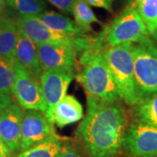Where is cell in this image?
Listing matches in <instances>:
<instances>
[{
	"mask_svg": "<svg viewBox=\"0 0 157 157\" xmlns=\"http://www.w3.org/2000/svg\"><path fill=\"white\" fill-rule=\"evenodd\" d=\"M103 44L104 39L101 33L81 52V67L75 77L83 86L87 98L113 102L121 99L111 71L101 52Z\"/></svg>",
	"mask_w": 157,
	"mask_h": 157,
	"instance_id": "7a4b0ae2",
	"label": "cell"
},
{
	"mask_svg": "<svg viewBox=\"0 0 157 157\" xmlns=\"http://www.w3.org/2000/svg\"><path fill=\"white\" fill-rule=\"evenodd\" d=\"M38 18L51 30L58 33L65 34L71 37H84L86 32L80 28L70 17L63 16L54 11H44Z\"/></svg>",
	"mask_w": 157,
	"mask_h": 157,
	"instance_id": "9a60e30c",
	"label": "cell"
},
{
	"mask_svg": "<svg viewBox=\"0 0 157 157\" xmlns=\"http://www.w3.org/2000/svg\"><path fill=\"white\" fill-rule=\"evenodd\" d=\"M59 157H83L78 153L71 144L69 143H62L61 152Z\"/></svg>",
	"mask_w": 157,
	"mask_h": 157,
	"instance_id": "cb8c5ba5",
	"label": "cell"
},
{
	"mask_svg": "<svg viewBox=\"0 0 157 157\" xmlns=\"http://www.w3.org/2000/svg\"><path fill=\"white\" fill-rule=\"evenodd\" d=\"M62 142L60 137H55L20 152L16 157H59Z\"/></svg>",
	"mask_w": 157,
	"mask_h": 157,
	"instance_id": "e0dca14e",
	"label": "cell"
},
{
	"mask_svg": "<svg viewBox=\"0 0 157 157\" xmlns=\"http://www.w3.org/2000/svg\"><path fill=\"white\" fill-rule=\"evenodd\" d=\"M73 69H58L43 71L39 78L44 112L51 123L53 124V113L58 103L67 94V91L74 77Z\"/></svg>",
	"mask_w": 157,
	"mask_h": 157,
	"instance_id": "52a82bcc",
	"label": "cell"
},
{
	"mask_svg": "<svg viewBox=\"0 0 157 157\" xmlns=\"http://www.w3.org/2000/svg\"><path fill=\"white\" fill-rule=\"evenodd\" d=\"M52 4L54 6H56L58 9L61 10L65 13H72L73 7L76 0H47Z\"/></svg>",
	"mask_w": 157,
	"mask_h": 157,
	"instance_id": "603a6c76",
	"label": "cell"
},
{
	"mask_svg": "<svg viewBox=\"0 0 157 157\" xmlns=\"http://www.w3.org/2000/svg\"><path fill=\"white\" fill-rule=\"evenodd\" d=\"M15 73L16 77L12 86V94L16 97L19 106L25 110L44 112L41 87L38 78L16 61Z\"/></svg>",
	"mask_w": 157,
	"mask_h": 157,
	"instance_id": "9c48e42d",
	"label": "cell"
},
{
	"mask_svg": "<svg viewBox=\"0 0 157 157\" xmlns=\"http://www.w3.org/2000/svg\"><path fill=\"white\" fill-rule=\"evenodd\" d=\"M14 60L27 69L39 79L43 73L39 63L37 45L32 39L19 33L14 52Z\"/></svg>",
	"mask_w": 157,
	"mask_h": 157,
	"instance_id": "4fadbf2b",
	"label": "cell"
},
{
	"mask_svg": "<svg viewBox=\"0 0 157 157\" xmlns=\"http://www.w3.org/2000/svg\"><path fill=\"white\" fill-rule=\"evenodd\" d=\"M15 20L0 16V56L14 60V52L19 36Z\"/></svg>",
	"mask_w": 157,
	"mask_h": 157,
	"instance_id": "2e32d148",
	"label": "cell"
},
{
	"mask_svg": "<svg viewBox=\"0 0 157 157\" xmlns=\"http://www.w3.org/2000/svg\"><path fill=\"white\" fill-rule=\"evenodd\" d=\"M5 0H0V16H2L4 14L5 11Z\"/></svg>",
	"mask_w": 157,
	"mask_h": 157,
	"instance_id": "83f0119b",
	"label": "cell"
},
{
	"mask_svg": "<svg viewBox=\"0 0 157 157\" xmlns=\"http://www.w3.org/2000/svg\"><path fill=\"white\" fill-rule=\"evenodd\" d=\"M101 35L106 45H116L126 42L137 43L147 37L149 33L135 6L130 4Z\"/></svg>",
	"mask_w": 157,
	"mask_h": 157,
	"instance_id": "5b68a950",
	"label": "cell"
},
{
	"mask_svg": "<svg viewBox=\"0 0 157 157\" xmlns=\"http://www.w3.org/2000/svg\"><path fill=\"white\" fill-rule=\"evenodd\" d=\"M72 13L74 16L75 23L86 33L92 31L91 25L93 23H101L86 0H76L73 5Z\"/></svg>",
	"mask_w": 157,
	"mask_h": 157,
	"instance_id": "d6986e66",
	"label": "cell"
},
{
	"mask_svg": "<svg viewBox=\"0 0 157 157\" xmlns=\"http://www.w3.org/2000/svg\"><path fill=\"white\" fill-rule=\"evenodd\" d=\"M86 2L89 6L103 8L109 11H111L112 10L113 0H86Z\"/></svg>",
	"mask_w": 157,
	"mask_h": 157,
	"instance_id": "d4e9b609",
	"label": "cell"
},
{
	"mask_svg": "<svg viewBox=\"0 0 157 157\" xmlns=\"http://www.w3.org/2000/svg\"><path fill=\"white\" fill-rule=\"evenodd\" d=\"M136 1H138V0H133V3H135V2H136Z\"/></svg>",
	"mask_w": 157,
	"mask_h": 157,
	"instance_id": "f546056e",
	"label": "cell"
},
{
	"mask_svg": "<svg viewBox=\"0 0 157 157\" xmlns=\"http://www.w3.org/2000/svg\"><path fill=\"white\" fill-rule=\"evenodd\" d=\"M132 54L135 85L142 101L157 94V45L147 36L133 43Z\"/></svg>",
	"mask_w": 157,
	"mask_h": 157,
	"instance_id": "277c9868",
	"label": "cell"
},
{
	"mask_svg": "<svg viewBox=\"0 0 157 157\" xmlns=\"http://www.w3.org/2000/svg\"><path fill=\"white\" fill-rule=\"evenodd\" d=\"M133 43L107 45L105 43L101 52L111 71L116 84L120 99L130 107H135L141 101L136 88L133 61Z\"/></svg>",
	"mask_w": 157,
	"mask_h": 157,
	"instance_id": "3957f363",
	"label": "cell"
},
{
	"mask_svg": "<svg viewBox=\"0 0 157 157\" xmlns=\"http://www.w3.org/2000/svg\"><path fill=\"white\" fill-rule=\"evenodd\" d=\"M59 137L45 115L39 110H26L21 127V141L19 152L25 151L45 140Z\"/></svg>",
	"mask_w": 157,
	"mask_h": 157,
	"instance_id": "30bf717a",
	"label": "cell"
},
{
	"mask_svg": "<svg viewBox=\"0 0 157 157\" xmlns=\"http://www.w3.org/2000/svg\"><path fill=\"white\" fill-rule=\"evenodd\" d=\"M6 2L21 16L38 17L46 6L42 0H6Z\"/></svg>",
	"mask_w": 157,
	"mask_h": 157,
	"instance_id": "7402d4cb",
	"label": "cell"
},
{
	"mask_svg": "<svg viewBox=\"0 0 157 157\" xmlns=\"http://www.w3.org/2000/svg\"><path fill=\"white\" fill-rule=\"evenodd\" d=\"M15 61L0 56V94H12V86L15 81Z\"/></svg>",
	"mask_w": 157,
	"mask_h": 157,
	"instance_id": "44dd1931",
	"label": "cell"
},
{
	"mask_svg": "<svg viewBox=\"0 0 157 157\" xmlns=\"http://www.w3.org/2000/svg\"><path fill=\"white\" fill-rule=\"evenodd\" d=\"M24 114L22 107L12 102L0 113V140L11 153L20 149Z\"/></svg>",
	"mask_w": 157,
	"mask_h": 157,
	"instance_id": "7c38bea8",
	"label": "cell"
},
{
	"mask_svg": "<svg viewBox=\"0 0 157 157\" xmlns=\"http://www.w3.org/2000/svg\"><path fill=\"white\" fill-rule=\"evenodd\" d=\"M121 101L106 102L87 98L86 115L76 136L89 157H117L121 151L128 114Z\"/></svg>",
	"mask_w": 157,
	"mask_h": 157,
	"instance_id": "6da1fadb",
	"label": "cell"
},
{
	"mask_svg": "<svg viewBox=\"0 0 157 157\" xmlns=\"http://www.w3.org/2000/svg\"><path fill=\"white\" fill-rule=\"evenodd\" d=\"M83 115V107L79 101L74 96L66 94L54 109L53 123L64 128L80 121Z\"/></svg>",
	"mask_w": 157,
	"mask_h": 157,
	"instance_id": "5bb4252c",
	"label": "cell"
},
{
	"mask_svg": "<svg viewBox=\"0 0 157 157\" xmlns=\"http://www.w3.org/2000/svg\"><path fill=\"white\" fill-rule=\"evenodd\" d=\"M19 32L38 44H68L75 45L77 52L83 51L89 45L92 39L85 37H71L58 33L45 25L38 17L20 16L15 19Z\"/></svg>",
	"mask_w": 157,
	"mask_h": 157,
	"instance_id": "8992f818",
	"label": "cell"
},
{
	"mask_svg": "<svg viewBox=\"0 0 157 157\" xmlns=\"http://www.w3.org/2000/svg\"><path fill=\"white\" fill-rule=\"evenodd\" d=\"M135 121L157 128V94L135 106Z\"/></svg>",
	"mask_w": 157,
	"mask_h": 157,
	"instance_id": "ac0fdd59",
	"label": "cell"
},
{
	"mask_svg": "<svg viewBox=\"0 0 157 157\" xmlns=\"http://www.w3.org/2000/svg\"><path fill=\"white\" fill-rule=\"evenodd\" d=\"M37 52L43 71L76 67L77 50L75 45L68 44H38Z\"/></svg>",
	"mask_w": 157,
	"mask_h": 157,
	"instance_id": "8fae6325",
	"label": "cell"
},
{
	"mask_svg": "<svg viewBox=\"0 0 157 157\" xmlns=\"http://www.w3.org/2000/svg\"><path fill=\"white\" fill-rule=\"evenodd\" d=\"M121 149L131 157H157V128L132 122L125 131Z\"/></svg>",
	"mask_w": 157,
	"mask_h": 157,
	"instance_id": "ba28073f",
	"label": "cell"
},
{
	"mask_svg": "<svg viewBox=\"0 0 157 157\" xmlns=\"http://www.w3.org/2000/svg\"><path fill=\"white\" fill-rule=\"evenodd\" d=\"M11 103V96L4 95L0 94V113Z\"/></svg>",
	"mask_w": 157,
	"mask_h": 157,
	"instance_id": "484cf974",
	"label": "cell"
},
{
	"mask_svg": "<svg viewBox=\"0 0 157 157\" xmlns=\"http://www.w3.org/2000/svg\"><path fill=\"white\" fill-rule=\"evenodd\" d=\"M150 35H151L152 38H153V41H154L155 44L157 45V29L156 30H155Z\"/></svg>",
	"mask_w": 157,
	"mask_h": 157,
	"instance_id": "f1b7e54d",
	"label": "cell"
},
{
	"mask_svg": "<svg viewBox=\"0 0 157 157\" xmlns=\"http://www.w3.org/2000/svg\"><path fill=\"white\" fill-rule=\"evenodd\" d=\"M11 154L12 153L10 151V149L0 140V157H11Z\"/></svg>",
	"mask_w": 157,
	"mask_h": 157,
	"instance_id": "4316f807",
	"label": "cell"
},
{
	"mask_svg": "<svg viewBox=\"0 0 157 157\" xmlns=\"http://www.w3.org/2000/svg\"><path fill=\"white\" fill-rule=\"evenodd\" d=\"M134 5L149 34L157 29V0H138Z\"/></svg>",
	"mask_w": 157,
	"mask_h": 157,
	"instance_id": "ffe728a7",
	"label": "cell"
}]
</instances>
